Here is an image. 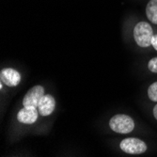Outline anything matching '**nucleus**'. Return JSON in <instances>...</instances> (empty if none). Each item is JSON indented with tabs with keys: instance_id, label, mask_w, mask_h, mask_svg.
<instances>
[{
	"instance_id": "9d476101",
	"label": "nucleus",
	"mask_w": 157,
	"mask_h": 157,
	"mask_svg": "<svg viewBox=\"0 0 157 157\" xmlns=\"http://www.w3.org/2000/svg\"><path fill=\"white\" fill-rule=\"evenodd\" d=\"M148 68H149V70L151 71V73L157 74V56H156V58L151 59L149 61Z\"/></svg>"
},
{
	"instance_id": "6e6552de",
	"label": "nucleus",
	"mask_w": 157,
	"mask_h": 157,
	"mask_svg": "<svg viewBox=\"0 0 157 157\" xmlns=\"http://www.w3.org/2000/svg\"><path fill=\"white\" fill-rule=\"evenodd\" d=\"M146 14L150 22L157 25V0H150L146 7Z\"/></svg>"
},
{
	"instance_id": "9b49d317",
	"label": "nucleus",
	"mask_w": 157,
	"mask_h": 157,
	"mask_svg": "<svg viewBox=\"0 0 157 157\" xmlns=\"http://www.w3.org/2000/svg\"><path fill=\"white\" fill-rule=\"evenodd\" d=\"M151 45L157 51V34L156 35H153V37L151 39Z\"/></svg>"
},
{
	"instance_id": "1a4fd4ad",
	"label": "nucleus",
	"mask_w": 157,
	"mask_h": 157,
	"mask_svg": "<svg viewBox=\"0 0 157 157\" xmlns=\"http://www.w3.org/2000/svg\"><path fill=\"white\" fill-rule=\"evenodd\" d=\"M148 96L152 102L157 103V82L152 83L148 89Z\"/></svg>"
},
{
	"instance_id": "f257e3e1",
	"label": "nucleus",
	"mask_w": 157,
	"mask_h": 157,
	"mask_svg": "<svg viewBox=\"0 0 157 157\" xmlns=\"http://www.w3.org/2000/svg\"><path fill=\"white\" fill-rule=\"evenodd\" d=\"M153 37L152 28L147 22H139L134 28L135 40L140 47H149L151 44V39Z\"/></svg>"
},
{
	"instance_id": "39448f33",
	"label": "nucleus",
	"mask_w": 157,
	"mask_h": 157,
	"mask_svg": "<svg viewBox=\"0 0 157 157\" xmlns=\"http://www.w3.org/2000/svg\"><path fill=\"white\" fill-rule=\"evenodd\" d=\"M0 79L8 87H16L21 82V75L12 68H6L0 73Z\"/></svg>"
},
{
	"instance_id": "20e7f679",
	"label": "nucleus",
	"mask_w": 157,
	"mask_h": 157,
	"mask_svg": "<svg viewBox=\"0 0 157 157\" xmlns=\"http://www.w3.org/2000/svg\"><path fill=\"white\" fill-rule=\"evenodd\" d=\"M44 87L37 85L26 92L23 100V105L25 107L31 106V107L38 108V105L40 101V99L44 97Z\"/></svg>"
},
{
	"instance_id": "0eeeda50",
	"label": "nucleus",
	"mask_w": 157,
	"mask_h": 157,
	"mask_svg": "<svg viewBox=\"0 0 157 157\" xmlns=\"http://www.w3.org/2000/svg\"><path fill=\"white\" fill-rule=\"evenodd\" d=\"M55 107H56L55 98L50 94L44 95V97L40 99V101L38 105L39 113L44 117L51 115L55 110Z\"/></svg>"
},
{
	"instance_id": "7ed1b4c3",
	"label": "nucleus",
	"mask_w": 157,
	"mask_h": 157,
	"mask_svg": "<svg viewBox=\"0 0 157 157\" xmlns=\"http://www.w3.org/2000/svg\"><path fill=\"white\" fill-rule=\"evenodd\" d=\"M120 148L121 151L129 154H141L147 151V145L145 142L141 139L134 137L123 139L121 142Z\"/></svg>"
},
{
	"instance_id": "423d86ee",
	"label": "nucleus",
	"mask_w": 157,
	"mask_h": 157,
	"mask_svg": "<svg viewBox=\"0 0 157 157\" xmlns=\"http://www.w3.org/2000/svg\"><path fill=\"white\" fill-rule=\"evenodd\" d=\"M38 115L39 110L36 107L24 106L17 114V120L24 124H32L38 120Z\"/></svg>"
},
{
	"instance_id": "f8f14e48",
	"label": "nucleus",
	"mask_w": 157,
	"mask_h": 157,
	"mask_svg": "<svg viewBox=\"0 0 157 157\" xmlns=\"http://www.w3.org/2000/svg\"><path fill=\"white\" fill-rule=\"evenodd\" d=\"M153 116H154V118L157 120V105L154 106V108H153Z\"/></svg>"
},
{
	"instance_id": "f03ea898",
	"label": "nucleus",
	"mask_w": 157,
	"mask_h": 157,
	"mask_svg": "<svg viewBox=\"0 0 157 157\" xmlns=\"http://www.w3.org/2000/svg\"><path fill=\"white\" fill-rule=\"evenodd\" d=\"M111 130L119 134H129L135 128V122L133 119L127 115L119 114L111 118L109 121Z\"/></svg>"
}]
</instances>
